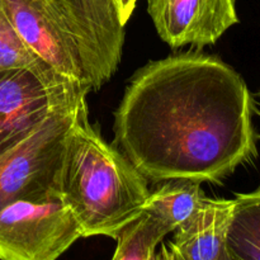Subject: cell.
<instances>
[{"instance_id": "cell-1", "label": "cell", "mask_w": 260, "mask_h": 260, "mask_svg": "<svg viewBox=\"0 0 260 260\" xmlns=\"http://www.w3.org/2000/svg\"><path fill=\"white\" fill-rule=\"evenodd\" d=\"M114 144L154 183L221 182L258 155L250 91L215 56L184 52L151 61L124 91Z\"/></svg>"}, {"instance_id": "cell-2", "label": "cell", "mask_w": 260, "mask_h": 260, "mask_svg": "<svg viewBox=\"0 0 260 260\" xmlns=\"http://www.w3.org/2000/svg\"><path fill=\"white\" fill-rule=\"evenodd\" d=\"M150 193L146 178L104 141L84 109L69 136L61 178V200L78 218L83 238L117 239L144 212Z\"/></svg>"}, {"instance_id": "cell-3", "label": "cell", "mask_w": 260, "mask_h": 260, "mask_svg": "<svg viewBox=\"0 0 260 260\" xmlns=\"http://www.w3.org/2000/svg\"><path fill=\"white\" fill-rule=\"evenodd\" d=\"M20 40L43 62L89 91L103 86L90 45L61 0H0Z\"/></svg>"}, {"instance_id": "cell-4", "label": "cell", "mask_w": 260, "mask_h": 260, "mask_svg": "<svg viewBox=\"0 0 260 260\" xmlns=\"http://www.w3.org/2000/svg\"><path fill=\"white\" fill-rule=\"evenodd\" d=\"M86 95L50 117L40 128L0 155V210L15 201L61 200L66 145L86 106Z\"/></svg>"}, {"instance_id": "cell-5", "label": "cell", "mask_w": 260, "mask_h": 260, "mask_svg": "<svg viewBox=\"0 0 260 260\" xmlns=\"http://www.w3.org/2000/svg\"><path fill=\"white\" fill-rule=\"evenodd\" d=\"M88 93L86 86L63 78L47 63L0 69V155Z\"/></svg>"}, {"instance_id": "cell-6", "label": "cell", "mask_w": 260, "mask_h": 260, "mask_svg": "<svg viewBox=\"0 0 260 260\" xmlns=\"http://www.w3.org/2000/svg\"><path fill=\"white\" fill-rule=\"evenodd\" d=\"M80 238L62 200L15 201L0 210V260H57Z\"/></svg>"}, {"instance_id": "cell-7", "label": "cell", "mask_w": 260, "mask_h": 260, "mask_svg": "<svg viewBox=\"0 0 260 260\" xmlns=\"http://www.w3.org/2000/svg\"><path fill=\"white\" fill-rule=\"evenodd\" d=\"M157 35L174 50L217 42L239 22L236 0H149Z\"/></svg>"}, {"instance_id": "cell-8", "label": "cell", "mask_w": 260, "mask_h": 260, "mask_svg": "<svg viewBox=\"0 0 260 260\" xmlns=\"http://www.w3.org/2000/svg\"><path fill=\"white\" fill-rule=\"evenodd\" d=\"M233 211L234 198H206L196 216L173 231L168 245L174 260L225 259Z\"/></svg>"}, {"instance_id": "cell-9", "label": "cell", "mask_w": 260, "mask_h": 260, "mask_svg": "<svg viewBox=\"0 0 260 260\" xmlns=\"http://www.w3.org/2000/svg\"><path fill=\"white\" fill-rule=\"evenodd\" d=\"M90 45L103 85L118 69L124 42V25L117 0H61Z\"/></svg>"}, {"instance_id": "cell-10", "label": "cell", "mask_w": 260, "mask_h": 260, "mask_svg": "<svg viewBox=\"0 0 260 260\" xmlns=\"http://www.w3.org/2000/svg\"><path fill=\"white\" fill-rule=\"evenodd\" d=\"M206 198L201 183L184 179L168 180L150 193L144 211L170 234L196 216Z\"/></svg>"}, {"instance_id": "cell-11", "label": "cell", "mask_w": 260, "mask_h": 260, "mask_svg": "<svg viewBox=\"0 0 260 260\" xmlns=\"http://www.w3.org/2000/svg\"><path fill=\"white\" fill-rule=\"evenodd\" d=\"M228 248L236 260H260V188L234 198Z\"/></svg>"}, {"instance_id": "cell-12", "label": "cell", "mask_w": 260, "mask_h": 260, "mask_svg": "<svg viewBox=\"0 0 260 260\" xmlns=\"http://www.w3.org/2000/svg\"><path fill=\"white\" fill-rule=\"evenodd\" d=\"M168 234L167 229L144 211L117 236L112 260H154L156 246Z\"/></svg>"}, {"instance_id": "cell-13", "label": "cell", "mask_w": 260, "mask_h": 260, "mask_svg": "<svg viewBox=\"0 0 260 260\" xmlns=\"http://www.w3.org/2000/svg\"><path fill=\"white\" fill-rule=\"evenodd\" d=\"M43 63L20 40L0 7V69L33 68Z\"/></svg>"}, {"instance_id": "cell-14", "label": "cell", "mask_w": 260, "mask_h": 260, "mask_svg": "<svg viewBox=\"0 0 260 260\" xmlns=\"http://www.w3.org/2000/svg\"><path fill=\"white\" fill-rule=\"evenodd\" d=\"M118 2V9H119V18H121L122 24L126 25L128 19L131 18L132 13H134L135 7H136L137 0H117Z\"/></svg>"}, {"instance_id": "cell-15", "label": "cell", "mask_w": 260, "mask_h": 260, "mask_svg": "<svg viewBox=\"0 0 260 260\" xmlns=\"http://www.w3.org/2000/svg\"><path fill=\"white\" fill-rule=\"evenodd\" d=\"M154 260H174V258H173L172 250H170L168 243L161 244L159 253H155Z\"/></svg>"}, {"instance_id": "cell-16", "label": "cell", "mask_w": 260, "mask_h": 260, "mask_svg": "<svg viewBox=\"0 0 260 260\" xmlns=\"http://www.w3.org/2000/svg\"><path fill=\"white\" fill-rule=\"evenodd\" d=\"M223 260H236V259H235V258H234V256H233V255H231V254H230V251H229L228 256H226V258H225V259H223Z\"/></svg>"}, {"instance_id": "cell-17", "label": "cell", "mask_w": 260, "mask_h": 260, "mask_svg": "<svg viewBox=\"0 0 260 260\" xmlns=\"http://www.w3.org/2000/svg\"><path fill=\"white\" fill-rule=\"evenodd\" d=\"M259 95H260V93H259Z\"/></svg>"}]
</instances>
